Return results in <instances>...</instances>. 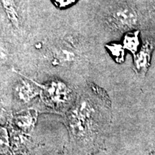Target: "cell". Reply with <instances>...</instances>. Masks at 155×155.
Wrapping results in <instances>:
<instances>
[{
  "mask_svg": "<svg viewBox=\"0 0 155 155\" xmlns=\"http://www.w3.org/2000/svg\"><path fill=\"white\" fill-rule=\"evenodd\" d=\"M40 92L41 91L38 83L30 79L27 80L26 77L25 79L19 80L15 86V96L17 99L24 103L32 101L40 94Z\"/></svg>",
  "mask_w": 155,
  "mask_h": 155,
  "instance_id": "3957f363",
  "label": "cell"
},
{
  "mask_svg": "<svg viewBox=\"0 0 155 155\" xmlns=\"http://www.w3.org/2000/svg\"><path fill=\"white\" fill-rule=\"evenodd\" d=\"M15 122L21 130L25 132H30L35 125L36 114L30 111L17 114L15 118Z\"/></svg>",
  "mask_w": 155,
  "mask_h": 155,
  "instance_id": "5b68a950",
  "label": "cell"
},
{
  "mask_svg": "<svg viewBox=\"0 0 155 155\" xmlns=\"http://www.w3.org/2000/svg\"><path fill=\"white\" fill-rule=\"evenodd\" d=\"M38 85L41 91L42 98L49 106L59 107L71 99L72 91L61 81L54 80L45 84L38 83Z\"/></svg>",
  "mask_w": 155,
  "mask_h": 155,
  "instance_id": "6da1fadb",
  "label": "cell"
},
{
  "mask_svg": "<svg viewBox=\"0 0 155 155\" xmlns=\"http://www.w3.org/2000/svg\"><path fill=\"white\" fill-rule=\"evenodd\" d=\"M106 48H107L108 52L111 53L115 61L118 63H121L124 60L125 48L123 45L119 43H111L106 45Z\"/></svg>",
  "mask_w": 155,
  "mask_h": 155,
  "instance_id": "ba28073f",
  "label": "cell"
},
{
  "mask_svg": "<svg viewBox=\"0 0 155 155\" xmlns=\"http://www.w3.org/2000/svg\"><path fill=\"white\" fill-rule=\"evenodd\" d=\"M59 8H65L76 2L78 0H52Z\"/></svg>",
  "mask_w": 155,
  "mask_h": 155,
  "instance_id": "9c48e42d",
  "label": "cell"
},
{
  "mask_svg": "<svg viewBox=\"0 0 155 155\" xmlns=\"http://www.w3.org/2000/svg\"><path fill=\"white\" fill-rule=\"evenodd\" d=\"M6 14L14 26L18 27L19 17L14 0H1Z\"/></svg>",
  "mask_w": 155,
  "mask_h": 155,
  "instance_id": "52a82bcc",
  "label": "cell"
},
{
  "mask_svg": "<svg viewBox=\"0 0 155 155\" xmlns=\"http://www.w3.org/2000/svg\"><path fill=\"white\" fill-rule=\"evenodd\" d=\"M153 45L150 42H146L143 45L141 50L135 54L134 62L137 70L140 71H146L150 65L152 55Z\"/></svg>",
  "mask_w": 155,
  "mask_h": 155,
  "instance_id": "277c9868",
  "label": "cell"
},
{
  "mask_svg": "<svg viewBox=\"0 0 155 155\" xmlns=\"http://www.w3.org/2000/svg\"><path fill=\"white\" fill-rule=\"evenodd\" d=\"M123 45L125 50H129L134 55L139 51L140 41L139 38V31H130L124 37Z\"/></svg>",
  "mask_w": 155,
  "mask_h": 155,
  "instance_id": "8992f818",
  "label": "cell"
},
{
  "mask_svg": "<svg viewBox=\"0 0 155 155\" xmlns=\"http://www.w3.org/2000/svg\"><path fill=\"white\" fill-rule=\"evenodd\" d=\"M138 15L129 5L116 7L110 15V22L120 30H131L138 24Z\"/></svg>",
  "mask_w": 155,
  "mask_h": 155,
  "instance_id": "7a4b0ae2",
  "label": "cell"
}]
</instances>
